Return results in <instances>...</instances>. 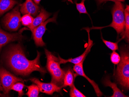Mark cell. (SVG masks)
I'll list each match as a JSON object with an SVG mask.
<instances>
[{
  "instance_id": "9a60e30c",
  "label": "cell",
  "mask_w": 129,
  "mask_h": 97,
  "mask_svg": "<svg viewBox=\"0 0 129 97\" xmlns=\"http://www.w3.org/2000/svg\"><path fill=\"white\" fill-rule=\"evenodd\" d=\"M103 84L106 87H109L112 88L113 91V94L111 97H127L119 89L116 83L111 82L110 77L107 76L104 78L103 81Z\"/></svg>"
},
{
  "instance_id": "f1b7e54d",
  "label": "cell",
  "mask_w": 129,
  "mask_h": 97,
  "mask_svg": "<svg viewBox=\"0 0 129 97\" xmlns=\"http://www.w3.org/2000/svg\"><path fill=\"white\" fill-rule=\"evenodd\" d=\"M69 2H70V3H73V1H72V0H67Z\"/></svg>"
},
{
  "instance_id": "d4e9b609",
  "label": "cell",
  "mask_w": 129,
  "mask_h": 97,
  "mask_svg": "<svg viewBox=\"0 0 129 97\" xmlns=\"http://www.w3.org/2000/svg\"><path fill=\"white\" fill-rule=\"evenodd\" d=\"M110 59L112 63L114 65H118L121 60V56L118 53L115 52V51H113L111 54Z\"/></svg>"
},
{
  "instance_id": "ba28073f",
  "label": "cell",
  "mask_w": 129,
  "mask_h": 97,
  "mask_svg": "<svg viewBox=\"0 0 129 97\" xmlns=\"http://www.w3.org/2000/svg\"><path fill=\"white\" fill-rule=\"evenodd\" d=\"M24 38L21 32L8 33L3 30L0 26V52L1 48L9 43L15 41H21Z\"/></svg>"
},
{
  "instance_id": "277c9868",
  "label": "cell",
  "mask_w": 129,
  "mask_h": 97,
  "mask_svg": "<svg viewBox=\"0 0 129 97\" xmlns=\"http://www.w3.org/2000/svg\"><path fill=\"white\" fill-rule=\"evenodd\" d=\"M20 6V5L17 6L11 12L7 13L3 18V25L7 30L16 31L21 26V18L19 12Z\"/></svg>"
},
{
  "instance_id": "83f0119b",
  "label": "cell",
  "mask_w": 129,
  "mask_h": 97,
  "mask_svg": "<svg viewBox=\"0 0 129 97\" xmlns=\"http://www.w3.org/2000/svg\"><path fill=\"white\" fill-rule=\"evenodd\" d=\"M0 90L3 91V87L1 86V83H0Z\"/></svg>"
},
{
  "instance_id": "3957f363",
  "label": "cell",
  "mask_w": 129,
  "mask_h": 97,
  "mask_svg": "<svg viewBox=\"0 0 129 97\" xmlns=\"http://www.w3.org/2000/svg\"><path fill=\"white\" fill-rule=\"evenodd\" d=\"M112 9L113 21L110 25L106 27H111L116 31L118 35L123 36L125 31L124 6L120 1H115Z\"/></svg>"
},
{
  "instance_id": "6da1fadb",
  "label": "cell",
  "mask_w": 129,
  "mask_h": 97,
  "mask_svg": "<svg viewBox=\"0 0 129 97\" xmlns=\"http://www.w3.org/2000/svg\"><path fill=\"white\" fill-rule=\"evenodd\" d=\"M37 53L36 58L30 60L26 57L20 44L13 45L9 48L6 54V60L11 69L19 75L27 76L35 71L44 75L47 72L41 65V54L38 51Z\"/></svg>"
},
{
  "instance_id": "7402d4cb",
  "label": "cell",
  "mask_w": 129,
  "mask_h": 97,
  "mask_svg": "<svg viewBox=\"0 0 129 97\" xmlns=\"http://www.w3.org/2000/svg\"><path fill=\"white\" fill-rule=\"evenodd\" d=\"M70 95L71 97H86L84 94L77 89L75 87L74 85L70 87Z\"/></svg>"
},
{
  "instance_id": "7c38bea8",
  "label": "cell",
  "mask_w": 129,
  "mask_h": 97,
  "mask_svg": "<svg viewBox=\"0 0 129 97\" xmlns=\"http://www.w3.org/2000/svg\"><path fill=\"white\" fill-rule=\"evenodd\" d=\"M92 45V42L91 41V40H89V44L88 45L87 47L85 50V52L83 53V54H82V55L78 56L77 57L65 60V59L61 58L60 56H58L60 64L66 63L67 62H70L72 63H74L75 65L80 63L82 61L84 60V59H85L88 53L90 52V49H91Z\"/></svg>"
},
{
  "instance_id": "2e32d148",
  "label": "cell",
  "mask_w": 129,
  "mask_h": 97,
  "mask_svg": "<svg viewBox=\"0 0 129 97\" xmlns=\"http://www.w3.org/2000/svg\"><path fill=\"white\" fill-rule=\"evenodd\" d=\"M18 3V1L16 0H0V16L13 8Z\"/></svg>"
},
{
  "instance_id": "52a82bcc",
  "label": "cell",
  "mask_w": 129,
  "mask_h": 97,
  "mask_svg": "<svg viewBox=\"0 0 129 97\" xmlns=\"http://www.w3.org/2000/svg\"><path fill=\"white\" fill-rule=\"evenodd\" d=\"M29 80L38 86L40 91L47 94L52 95L55 92H60L62 88L52 82L45 83L41 82L36 78H31Z\"/></svg>"
},
{
  "instance_id": "9c48e42d",
  "label": "cell",
  "mask_w": 129,
  "mask_h": 97,
  "mask_svg": "<svg viewBox=\"0 0 129 97\" xmlns=\"http://www.w3.org/2000/svg\"><path fill=\"white\" fill-rule=\"evenodd\" d=\"M40 8L33 3L32 0H26L20 5V11L22 14H29L35 16L40 12Z\"/></svg>"
},
{
  "instance_id": "cb8c5ba5",
  "label": "cell",
  "mask_w": 129,
  "mask_h": 97,
  "mask_svg": "<svg viewBox=\"0 0 129 97\" xmlns=\"http://www.w3.org/2000/svg\"><path fill=\"white\" fill-rule=\"evenodd\" d=\"M85 0H82L81 3H77L75 2L76 8L80 14H88L85 6L84 3Z\"/></svg>"
},
{
  "instance_id": "f546056e",
  "label": "cell",
  "mask_w": 129,
  "mask_h": 97,
  "mask_svg": "<svg viewBox=\"0 0 129 97\" xmlns=\"http://www.w3.org/2000/svg\"><path fill=\"white\" fill-rule=\"evenodd\" d=\"M1 95H2V94H0V96H1Z\"/></svg>"
},
{
  "instance_id": "ac0fdd59",
  "label": "cell",
  "mask_w": 129,
  "mask_h": 97,
  "mask_svg": "<svg viewBox=\"0 0 129 97\" xmlns=\"http://www.w3.org/2000/svg\"><path fill=\"white\" fill-rule=\"evenodd\" d=\"M125 16V31L122 38L125 39L126 42H129V7L126 5V8L124 9Z\"/></svg>"
},
{
  "instance_id": "5b68a950",
  "label": "cell",
  "mask_w": 129,
  "mask_h": 97,
  "mask_svg": "<svg viewBox=\"0 0 129 97\" xmlns=\"http://www.w3.org/2000/svg\"><path fill=\"white\" fill-rule=\"evenodd\" d=\"M0 80L5 94H8L11 90V88L16 82H24V80L17 77L3 67H0Z\"/></svg>"
},
{
  "instance_id": "8992f818",
  "label": "cell",
  "mask_w": 129,
  "mask_h": 97,
  "mask_svg": "<svg viewBox=\"0 0 129 97\" xmlns=\"http://www.w3.org/2000/svg\"><path fill=\"white\" fill-rule=\"evenodd\" d=\"M57 14V13L55 14L53 17L42 23L38 26L35 28L33 31V39L35 43L38 47H43L45 45V43L43 40L42 38L46 29V25L49 22H56Z\"/></svg>"
},
{
  "instance_id": "ffe728a7",
  "label": "cell",
  "mask_w": 129,
  "mask_h": 97,
  "mask_svg": "<svg viewBox=\"0 0 129 97\" xmlns=\"http://www.w3.org/2000/svg\"><path fill=\"white\" fill-rule=\"evenodd\" d=\"M24 85L21 82H16L13 85L11 88V90L17 91L18 93L19 97H22L24 94L23 92V89L24 87Z\"/></svg>"
},
{
  "instance_id": "e0dca14e",
  "label": "cell",
  "mask_w": 129,
  "mask_h": 97,
  "mask_svg": "<svg viewBox=\"0 0 129 97\" xmlns=\"http://www.w3.org/2000/svg\"><path fill=\"white\" fill-rule=\"evenodd\" d=\"M75 75L73 73L72 70L69 69L65 73L63 83L62 87L72 86L74 85Z\"/></svg>"
},
{
  "instance_id": "30bf717a",
  "label": "cell",
  "mask_w": 129,
  "mask_h": 97,
  "mask_svg": "<svg viewBox=\"0 0 129 97\" xmlns=\"http://www.w3.org/2000/svg\"><path fill=\"white\" fill-rule=\"evenodd\" d=\"M84 61H83L80 63L75 65V66H74L73 67V70L76 74H78V75L83 77L85 78L90 83V84L92 85V86L93 87L97 96L98 97H101V96L103 95V94L102 92L101 91L100 89H99L98 85L93 80L90 79L88 77L85 73L84 72L83 67Z\"/></svg>"
},
{
  "instance_id": "484cf974",
  "label": "cell",
  "mask_w": 129,
  "mask_h": 97,
  "mask_svg": "<svg viewBox=\"0 0 129 97\" xmlns=\"http://www.w3.org/2000/svg\"><path fill=\"white\" fill-rule=\"evenodd\" d=\"M96 2H97V4L98 5H100L101 4L103 3H105V2H107L108 1H120V2H124L125 0H96Z\"/></svg>"
},
{
  "instance_id": "5bb4252c",
  "label": "cell",
  "mask_w": 129,
  "mask_h": 97,
  "mask_svg": "<svg viewBox=\"0 0 129 97\" xmlns=\"http://www.w3.org/2000/svg\"><path fill=\"white\" fill-rule=\"evenodd\" d=\"M52 77L51 82L62 87L66 72L60 67L50 72Z\"/></svg>"
},
{
  "instance_id": "4fadbf2b",
  "label": "cell",
  "mask_w": 129,
  "mask_h": 97,
  "mask_svg": "<svg viewBox=\"0 0 129 97\" xmlns=\"http://www.w3.org/2000/svg\"><path fill=\"white\" fill-rule=\"evenodd\" d=\"M51 14L47 12L43 8H42L40 11V14L34 18L32 24L27 26L29 29L32 32L35 28L45 22L50 16Z\"/></svg>"
},
{
  "instance_id": "d6986e66",
  "label": "cell",
  "mask_w": 129,
  "mask_h": 97,
  "mask_svg": "<svg viewBox=\"0 0 129 97\" xmlns=\"http://www.w3.org/2000/svg\"><path fill=\"white\" fill-rule=\"evenodd\" d=\"M28 89V91L26 95L29 97H37L38 96L40 89L37 85L33 84L27 87Z\"/></svg>"
},
{
  "instance_id": "7a4b0ae2",
  "label": "cell",
  "mask_w": 129,
  "mask_h": 97,
  "mask_svg": "<svg viewBox=\"0 0 129 97\" xmlns=\"http://www.w3.org/2000/svg\"><path fill=\"white\" fill-rule=\"evenodd\" d=\"M121 60L116 70L115 78L121 86L128 90L129 88V53L127 47L120 49Z\"/></svg>"
},
{
  "instance_id": "8fae6325",
  "label": "cell",
  "mask_w": 129,
  "mask_h": 97,
  "mask_svg": "<svg viewBox=\"0 0 129 97\" xmlns=\"http://www.w3.org/2000/svg\"><path fill=\"white\" fill-rule=\"evenodd\" d=\"M45 53L47 58L46 68L50 73L60 67L59 58L56 57L46 49H45Z\"/></svg>"
},
{
  "instance_id": "603a6c76",
  "label": "cell",
  "mask_w": 129,
  "mask_h": 97,
  "mask_svg": "<svg viewBox=\"0 0 129 97\" xmlns=\"http://www.w3.org/2000/svg\"><path fill=\"white\" fill-rule=\"evenodd\" d=\"M101 39L106 45L111 50H112L113 51H116V50H118V42L114 43L110 42V41H107L106 40L104 39L102 36H101Z\"/></svg>"
},
{
  "instance_id": "4316f807",
  "label": "cell",
  "mask_w": 129,
  "mask_h": 97,
  "mask_svg": "<svg viewBox=\"0 0 129 97\" xmlns=\"http://www.w3.org/2000/svg\"><path fill=\"white\" fill-rule=\"evenodd\" d=\"M41 1V0H34V2H35V4H39V3H40V2Z\"/></svg>"
},
{
  "instance_id": "44dd1931",
  "label": "cell",
  "mask_w": 129,
  "mask_h": 97,
  "mask_svg": "<svg viewBox=\"0 0 129 97\" xmlns=\"http://www.w3.org/2000/svg\"><path fill=\"white\" fill-rule=\"evenodd\" d=\"M34 19V18L30 14H24L21 18V22L23 26H28L32 24Z\"/></svg>"
}]
</instances>
